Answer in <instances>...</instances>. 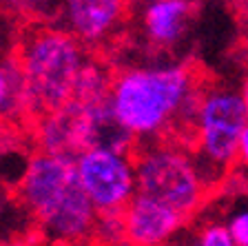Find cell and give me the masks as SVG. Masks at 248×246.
<instances>
[{"label": "cell", "mask_w": 248, "mask_h": 246, "mask_svg": "<svg viewBox=\"0 0 248 246\" xmlns=\"http://www.w3.org/2000/svg\"><path fill=\"white\" fill-rule=\"evenodd\" d=\"M202 93L195 71L182 62L124 67L111 78V109L135 144L169 140L191 129Z\"/></svg>", "instance_id": "obj_1"}, {"label": "cell", "mask_w": 248, "mask_h": 246, "mask_svg": "<svg viewBox=\"0 0 248 246\" xmlns=\"http://www.w3.org/2000/svg\"><path fill=\"white\" fill-rule=\"evenodd\" d=\"M18 200L36 222L38 233L60 246L84 244L95 233L98 211L69 158L36 151L20 175Z\"/></svg>", "instance_id": "obj_2"}, {"label": "cell", "mask_w": 248, "mask_h": 246, "mask_svg": "<svg viewBox=\"0 0 248 246\" xmlns=\"http://www.w3.org/2000/svg\"><path fill=\"white\" fill-rule=\"evenodd\" d=\"M89 60L87 47L60 25H33L22 31L14 58L20 111L38 120L64 107Z\"/></svg>", "instance_id": "obj_3"}, {"label": "cell", "mask_w": 248, "mask_h": 246, "mask_svg": "<svg viewBox=\"0 0 248 246\" xmlns=\"http://www.w3.org/2000/svg\"><path fill=\"white\" fill-rule=\"evenodd\" d=\"M246 129L248 113L239 89L228 84L202 87L188 129V149L211 191L235 171Z\"/></svg>", "instance_id": "obj_4"}, {"label": "cell", "mask_w": 248, "mask_h": 246, "mask_svg": "<svg viewBox=\"0 0 248 246\" xmlns=\"http://www.w3.org/2000/svg\"><path fill=\"white\" fill-rule=\"evenodd\" d=\"M135 158V195H144L177 211L191 222L206 206L211 189L204 182L191 149L169 138L140 144Z\"/></svg>", "instance_id": "obj_5"}, {"label": "cell", "mask_w": 248, "mask_h": 246, "mask_svg": "<svg viewBox=\"0 0 248 246\" xmlns=\"http://www.w3.org/2000/svg\"><path fill=\"white\" fill-rule=\"evenodd\" d=\"M133 151L95 147L73 160L78 180L98 215H120L135 197Z\"/></svg>", "instance_id": "obj_6"}, {"label": "cell", "mask_w": 248, "mask_h": 246, "mask_svg": "<svg viewBox=\"0 0 248 246\" xmlns=\"http://www.w3.org/2000/svg\"><path fill=\"white\" fill-rule=\"evenodd\" d=\"M129 0H60V27L84 47H102L122 29Z\"/></svg>", "instance_id": "obj_7"}, {"label": "cell", "mask_w": 248, "mask_h": 246, "mask_svg": "<svg viewBox=\"0 0 248 246\" xmlns=\"http://www.w3.org/2000/svg\"><path fill=\"white\" fill-rule=\"evenodd\" d=\"M188 224L184 215L160 202L135 195L122 211L124 244L129 246H166Z\"/></svg>", "instance_id": "obj_8"}, {"label": "cell", "mask_w": 248, "mask_h": 246, "mask_svg": "<svg viewBox=\"0 0 248 246\" xmlns=\"http://www.w3.org/2000/svg\"><path fill=\"white\" fill-rule=\"evenodd\" d=\"M191 18V0H146L140 11V29L151 47L170 49L184 40Z\"/></svg>", "instance_id": "obj_9"}, {"label": "cell", "mask_w": 248, "mask_h": 246, "mask_svg": "<svg viewBox=\"0 0 248 246\" xmlns=\"http://www.w3.org/2000/svg\"><path fill=\"white\" fill-rule=\"evenodd\" d=\"M170 246H237L231 237L226 224L217 215H200L193 217L184 226V231L170 242Z\"/></svg>", "instance_id": "obj_10"}, {"label": "cell", "mask_w": 248, "mask_h": 246, "mask_svg": "<svg viewBox=\"0 0 248 246\" xmlns=\"http://www.w3.org/2000/svg\"><path fill=\"white\" fill-rule=\"evenodd\" d=\"M217 215L226 224L237 246H248V189H242L228 197V204Z\"/></svg>", "instance_id": "obj_11"}, {"label": "cell", "mask_w": 248, "mask_h": 246, "mask_svg": "<svg viewBox=\"0 0 248 246\" xmlns=\"http://www.w3.org/2000/svg\"><path fill=\"white\" fill-rule=\"evenodd\" d=\"M20 109L18 100V76H16L14 62L0 60V115Z\"/></svg>", "instance_id": "obj_12"}, {"label": "cell", "mask_w": 248, "mask_h": 246, "mask_svg": "<svg viewBox=\"0 0 248 246\" xmlns=\"http://www.w3.org/2000/svg\"><path fill=\"white\" fill-rule=\"evenodd\" d=\"M2 246H60V244H56V242H51V240H46L45 235H25V237H16V240H11V242H7V244H2Z\"/></svg>", "instance_id": "obj_13"}, {"label": "cell", "mask_w": 248, "mask_h": 246, "mask_svg": "<svg viewBox=\"0 0 248 246\" xmlns=\"http://www.w3.org/2000/svg\"><path fill=\"white\" fill-rule=\"evenodd\" d=\"M235 169L242 171L244 189H248V129L244 131L242 144H239V160H237V166H235Z\"/></svg>", "instance_id": "obj_14"}, {"label": "cell", "mask_w": 248, "mask_h": 246, "mask_svg": "<svg viewBox=\"0 0 248 246\" xmlns=\"http://www.w3.org/2000/svg\"><path fill=\"white\" fill-rule=\"evenodd\" d=\"M239 93H242L244 107H246V113H248V73H246V78L242 80V87H239Z\"/></svg>", "instance_id": "obj_15"}, {"label": "cell", "mask_w": 248, "mask_h": 246, "mask_svg": "<svg viewBox=\"0 0 248 246\" xmlns=\"http://www.w3.org/2000/svg\"><path fill=\"white\" fill-rule=\"evenodd\" d=\"M20 7H29V9H33V7H40L45 0H16Z\"/></svg>", "instance_id": "obj_16"}]
</instances>
